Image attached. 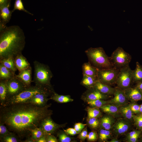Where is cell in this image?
I'll use <instances>...</instances> for the list:
<instances>
[{
  "label": "cell",
  "instance_id": "cell-1",
  "mask_svg": "<svg viewBox=\"0 0 142 142\" xmlns=\"http://www.w3.org/2000/svg\"><path fill=\"white\" fill-rule=\"evenodd\" d=\"M51 104L40 107L29 103L0 106V123L22 140L31 137V130L39 127L42 121L52 114Z\"/></svg>",
  "mask_w": 142,
  "mask_h": 142
},
{
  "label": "cell",
  "instance_id": "cell-2",
  "mask_svg": "<svg viewBox=\"0 0 142 142\" xmlns=\"http://www.w3.org/2000/svg\"><path fill=\"white\" fill-rule=\"evenodd\" d=\"M0 31V60L14 59L22 53L25 47V37L23 30L14 25L6 26Z\"/></svg>",
  "mask_w": 142,
  "mask_h": 142
},
{
  "label": "cell",
  "instance_id": "cell-3",
  "mask_svg": "<svg viewBox=\"0 0 142 142\" xmlns=\"http://www.w3.org/2000/svg\"><path fill=\"white\" fill-rule=\"evenodd\" d=\"M34 74L33 81L35 85L46 88L54 92L50 81L53 75L49 66L35 60L33 62Z\"/></svg>",
  "mask_w": 142,
  "mask_h": 142
},
{
  "label": "cell",
  "instance_id": "cell-4",
  "mask_svg": "<svg viewBox=\"0 0 142 142\" xmlns=\"http://www.w3.org/2000/svg\"><path fill=\"white\" fill-rule=\"evenodd\" d=\"M85 52L89 61L98 69L109 68L113 67L110 57L106 54L102 48H90Z\"/></svg>",
  "mask_w": 142,
  "mask_h": 142
},
{
  "label": "cell",
  "instance_id": "cell-5",
  "mask_svg": "<svg viewBox=\"0 0 142 142\" xmlns=\"http://www.w3.org/2000/svg\"><path fill=\"white\" fill-rule=\"evenodd\" d=\"M55 92L44 87L36 85L34 86L31 85L18 94L7 99L2 106L26 103L37 93H50L53 94Z\"/></svg>",
  "mask_w": 142,
  "mask_h": 142
},
{
  "label": "cell",
  "instance_id": "cell-6",
  "mask_svg": "<svg viewBox=\"0 0 142 142\" xmlns=\"http://www.w3.org/2000/svg\"><path fill=\"white\" fill-rule=\"evenodd\" d=\"M110 58L113 67L119 69L129 65L131 59V55L120 47L113 52Z\"/></svg>",
  "mask_w": 142,
  "mask_h": 142
},
{
  "label": "cell",
  "instance_id": "cell-7",
  "mask_svg": "<svg viewBox=\"0 0 142 142\" xmlns=\"http://www.w3.org/2000/svg\"><path fill=\"white\" fill-rule=\"evenodd\" d=\"M119 69L114 67L98 70L97 78L101 82L111 86L116 84Z\"/></svg>",
  "mask_w": 142,
  "mask_h": 142
},
{
  "label": "cell",
  "instance_id": "cell-8",
  "mask_svg": "<svg viewBox=\"0 0 142 142\" xmlns=\"http://www.w3.org/2000/svg\"><path fill=\"white\" fill-rule=\"evenodd\" d=\"M132 71L129 65L119 69L116 83L117 87L123 90L131 87Z\"/></svg>",
  "mask_w": 142,
  "mask_h": 142
},
{
  "label": "cell",
  "instance_id": "cell-9",
  "mask_svg": "<svg viewBox=\"0 0 142 142\" xmlns=\"http://www.w3.org/2000/svg\"><path fill=\"white\" fill-rule=\"evenodd\" d=\"M133 125V123L123 117L116 118L111 130L113 135L118 138L120 136L130 131Z\"/></svg>",
  "mask_w": 142,
  "mask_h": 142
},
{
  "label": "cell",
  "instance_id": "cell-10",
  "mask_svg": "<svg viewBox=\"0 0 142 142\" xmlns=\"http://www.w3.org/2000/svg\"><path fill=\"white\" fill-rule=\"evenodd\" d=\"M6 82L7 89L6 100L18 94L28 87L17 78L16 75L10 79L6 80Z\"/></svg>",
  "mask_w": 142,
  "mask_h": 142
},
{
  "label": "cell",
  "instance_id": "cell-11",
  "mask_svg": "<svg viewBox=\"0 0 142 142\" xmlns=\"http://www.w3.org/2000/svg\"><path fill=\"white\" fill-rule=\"evenodd\" d=\"M64 126L63 125L58 124L55 123L50 116L43 119L41 122L39 127L45 134H52Z\"/></svg>",
  "mask_w": 142,
  "mask_h": 142
},
{
  "label": "cell",
  "instance_id": "cell-12",
  "mask_svg": "<svg viewBox=\"0 0 142 142\" xmlns=\"http://www.w3.org/2000/svg\"><path fill=\"white\" fill-rule=\"evenodd\" d=\"M115 88L114 97L108 100L109 104L119 107L128 103L129 101L126 96L124 90L117 87Z\"/></svg>",
  "mask_w": 142,
  "mask_h": 142
},
{
  "label": "cell",
  "instance_id": "cell-13",
  "mask_svg": "<svg viewBox=\"0 0 142 142\" xmlns=\"http://www.w3.org/2000/svg\"><path fill=\"white\" fill-rule=\"evenodd\" d=\"M83 97L87 100L97 99L108 100L112 98V95L102 93L93 88H91L88 89L83 94Z\"/></svg>",
  "mask_w": 142,
  "mask_h": 142
},
{
  "label": "cell",
  "instance_id": "cell-14",
  "mask_svg": "<svg viewBox=\"0 0 142 142\" xmlns=\"http://www.w3.org/2000/svg\"><path fill=\"white\" fill-rule=\"evenodd\" d=\"M52 94L50 93H37L33 96L26 103H31L40 107H44L47 104L48 101L50 98H48Z\"/></svg>",
  "mask_w": 142,
  "mask_h": 142
},
{
  "label": "cell",
  "instance_id": "cell-15",
  "mask_svg": "<svg viewBox=\"0 0 142 142\" xmlns=\"http://www.w3.org/2000/svg\"><path fill=\"white\" fill-rule=\"evenodd\" d=\"M10 4L0 6V31L6 27V24L9 21L13 13L9 8Z\"/></svg>",
  "mask_w": 142,
  "mask_h": 142
},
{
  "label": "cell",
  "instance_id": "cell-16",
  "mask_svg": "<svg viewBox=\"0 0 142 142\" xmlns=\"http://www.w3.org/2000/svg\"><path fill=\"white\" fill-rule=\"evenodd\" d=\"M127 99L131 102L142 100V92L134 87L124 90Z\"/></svg>",
  "mask_w": 142,
  "mask_h": 142
},
{
  "label": "cell",
  "instance_id": "cell-17",
  "mask_svg": "<svg viewBox=\"0 0 142 142\" xmlns=\"http://www.w3.org/2000/svg\"><path fill=\"white\" fill-rule=\"evenodd\" d=\"M116 118L114 116L105 114L99 119L100 128L111 130L115 123Z\"/></svg>",
  "mask_w": 142,
  "mask_h": 142
},
{
  "label": "cell",
  "instance_id": "cell-18",
  "mask_svg": "<svg viewBox=\"0 0 142 142\" xmlns=\"http://www.w3.org/2000/svg\"><path fill=\"white\" fill-rule=\"evenodd\" d=\"M32 70L31 67L20 71L16 76L21 80L27 87L31 85L32 82Z\"/></svg>",
  "mask_w": 142,
  "mask_h": 142
},
{
  "label": "cell",
  "instance_id": "cell-19",
  "mask_svg": "<svg viewBox=\"0 0 142 142\" xmlns=\"http://www.w3.org/2000/svg\"><path fill=\"white\" fill-rule=\"evenodd\" d=\"M100 92L109 95H113L115 90V88L104 84L97 80L92 88Z\"/></svg>",
  "mask_w": 142,
  "mask_h": 142
},
{
  "label": "cell",
  "instance_id": "cell-20",
  "mask_svg": "<svg viewBox=\"0 0 142 142\" xmlns=\"http://www.w3.org/2000/svg\"><path fill=\"white\" fill-rule=\"evenodd\" d=\"M99 109L103 112L112 115L116 118L122 117L119 112V107L114 105L108 104L103 106Z\"/></svg>",
  "mask_w": 142,
  "mask_h": 142
},
{
  "label": "cell",
  "instance_id": "cell-21",
  "mask_svg": "<svg viewBox=\"0 0 142 142\" xmlns=\"http://www.w3.org/2000/svg\"><path fill=\"white\" fill-rule=\"evenodd\" d=\"M82 68L83 75L97 78L98 69L93 66L89 61L84 63Z\"/></svg>",
  "mask_w": 142,
  "mask_h": 142
},
{
  "label": "cell",
  "instance_id": "cell-22",
  "mask_svg": "<svg viewBox=\"0 0 142 142\" xmlns=\"http://www.w3.org/2000/svg\"><path fill=\"white\" fill-rule=\"evenodd\" d=\"M15 65L19 72L30 66L27 59L22 53L17 55L14 59Z\"/></svg>",
  "mask_w": 142,
  "mask_h": 142
},
{
  "label": "cell",
  "instance_id": "cell-23",
  "mask_svg": "<svg viewBox=\"0 0 142 142\" xmlns=\"http://www.w3.org/2000/svg\"><path fill=\"white\" fill-rule=\"evenodd\" d=\"M129 103L119 107V112L122 117L133 123L134 114L129 106Z\"/></svg>",
  "mask_w": 142,
  "mask_h": 142
},
{
  "label": "cell",
  "instance_id": "cell-24",
  "mask_svg": "<svg viewBox=\"0 0 142 142\" xmlns=\"http://www.w3.org/2000/svg\"><path fill=\"white\" fill-rule=\"evenodd\" d=\"M14 73L2 64L0 63V80H7L10 79L15 75Z\"/></svg>",
  "mask_w": 142,
  "mask_h": 142
},
{
  "label": "cell",
  "instance_id": "cell-25",
  "mask_svg": "<svg viewBox=\"0 0 142 142\" xmlns=\"http://www.w3.org/2000/svg\"><path fill=\"white\" fill-rule=\"evenodd\" d=\"M142 80V65L139 63L136 62V68L132 71V83Z\"/></svg>",
  "mask_w": 142,
  "mask_h": 142
},
{
  "label": "cell",
  "instance_id": "cell-26",
  "mask_svg": "<svg viewBox=\"0 0 142 142\" xmlns=\"http://www.w3.org/2000/svg\"><path fill=\"white\" fill-rule=\"evenodd\" d=\"M7 99V89L6 80H0V106H3Z\"/></svg>",
  "mask_w": 142,
  "mask_h": 142
},
{
  "label": "cell",
  "instance_id": "cell-27",
  "mask_svg": "<svg viewBox=\"0 0 142 142\" xmlns=\"http://www.w3.org/2000/svg\"><path fill=\"white\" fill-rule=\"evenodd\" d=\"M50 97V99L60 103L72 102L73 100V99L71 98L69 95H59L55 92L52 94Z\"/></svg>",
  "mask_w": 142,
  "mask_h": 142
},
{
  "label": "cell",
  "instance_id": "cell-28",
  "mask_svg": "<svg viewBox=\"0 0 142 142\" xmlns=\"http://www.w3.org/2000/svg\"><path fill=\"white\" fill-rule=\"evenodd\" d=\"M98 138L100 142H107L113 137V134L111 130H107L100 128L98 132Z\"/></svg>",
  "mask_w": 142,
  "mask_h": 142
},
{
  "label": "cell",
  "instance_id": "cell-29",
  "mask_svg": "<svg viewBox=\"0 0 142 142\" xmlns=\"http://www.w3.org/2000/svg\"><path fill=\"white\" fill-rule=\"evenodd\" d=\"M97 80V78L86 75H83L80 84L88 89L93 87Z\"/></svg>",
  "mask_w": 142,
  "mask_h": 142
},
{
  "label": "cell",
  "instance_id": "cell-30",
  "mask_svg": "<svg viewBox=\"0 0 142 142\" xmlns=\"http://www.w3.org/2000/svg\"><path fill=\"white\" fill-rule=\"evenodd\" d=\"M1 142H19L22 140L15 133L11 132L3 136L0 137Z\"/></svg>",
  "mask_w": 142,
  "mask_h": 142
},
{
  "label": "cell",
  "instance_id": "cell-31",
  "mask_svg": "<svg viewBox=\"0 0 142 142\" xmlns=\"http://www.w3.org/2000/svg\"><path fill=\"white\" fill-rule=\"evenodd\" d=\"M0 63L14 73L17 70L16 67L14 59L12 58H5L0 60Z\"/></svg>",
  "mask_w": 142,
  "mask_h": 142
},
{
  "label": "cell",
  "instance_id": "cell-32",
  "mask_svg": "<svg viewBox=\"0 0 142 142\" xmlns=\"http://www.w3.org/2000/svg\"><path fill=\"white\" fill-rule=\"evenodd\" d=\"M88 118H99L102 114L99 108L97 107H88L87 108Z\"/></svg>",
  "mask_w": 142,
  "mask_h": 142
},
{
  "label": "cell",
  "instance_id": "cell-33",
  "mask_svg": "<svg viewBox=\"0 0 142 142\" xmlns=\"http://www.w3.org/2000/svg\"><path fill=\"white\" fill-rule=\"evenodd\" d=\"M30 132L31 137L35 142H36L38 140L45 134L39 127H37L31 129Z\"/></svg>",
  "mask_w": 142,
  "mask_h": 142
},
{
  "label": "cell",
  "instance_id": "cell-34",
  "mask_svg": "<svg viewBox=\"0 0 142 142\" xmlns=\"http://www.w3.org/2000/svg\"><path fill=\"white\" fill-rule=\"evenodd\" d=\"M133 124L136 129L142 131V114H133Z\"/></svg>",
  "mask_w": 142,
  "mask_h": 142
},
{
  "label": "cell",
  "instance_id": "cell-35",
  "mask_svg": "<svg viewBox=\"0 0 142 142\" xmlns=\"http://www.w3.org/2000/svg\"><path fill=\"white\" fill-rule=\"evenodd\" d=\"M87 101V103L92 107L99 108L105 105L109 104L108 100L97 99Z\"/></svg>",
  "mask_w": 142,
  "mask_h": 142
},
{
  "label": "cell",
  "instance_id": "cell-36",
  "mask_svg": "<svg viewBox=\"0 0 142 142\" xmlns=\"http://www.w3.org/2000/svg\"><path fill=\"white\" fill-rule=\"evenodd\" d=\"M87 123L89 126L93 130H96L100 128V121L98 118H88Z\"/></svg>",
  "mask_w": 142,
  "mask_h": 142
},
{
  "label": "cell",
  "instance_id": "cell-37",
  "mask_svg": "<svg viewBox=\"0 0 142 142\" xmlns=\"http://www.w3.org/2000/svg\"><path fill=\"white\" fill-rule=\"evenodd\" d=\"M18 10L23 11L32 15L33 14L26 10L24 8L22 0H16L14 3L13 9L12 10L13 12L15 10Z\"/></svg>",
  "mask_w": 142,
  "mask_h": 142
},
{
  "label": "cell",
  "instance_id": "cell-38",
  "mask_svg": "<svg viewBox=\"0 0 142 142\" xmlns=\"http://www.w3.org/2000/svg\"><path fill=\"white\" fill-rule=\"evenodd\" d=\"M129 106L134 114H139L140 108V105L136 102H130L129 103Z\"/></svg>",
  "mask_w": 142,
  "mask_h": 142
},
{
  "label": "cell",
  "instance_id": "cell-39",
  "mask_svg": "<svg viewBox=\"0 0 142 142\" xmlns=\"http://www.w3.org/2000/svg\"><path fill=\"white\" fill-rule=\"evenodd\" d=\"M58 139L61 142H70L72 139L66 134L63 133L59 132L57 134Z\"/></svg>",
  "mask_w": 142,
  "mask_h": 142
},
{
  "label": "cell",
  "instance_id": "cell-40",
  "mask_svg": "<svg viewBox=\"0 0 142 142\" xmlns=\"http://www.w3.org/2000/svg\"><path fill=\"white\" fill-rule=\"evenodd\" d=\"M98 138V135L97 132L93 130L88 134L87 138L88 141L90 142L96 141Z\"/></svg>",
  "mask_w": 142,
  "mask_h": 142
},
{
  "label": "cell",
  "instance_id": "cell-41",
  "mask_svg": "<svg viewBox=\"0 0 142 142\" xmlns=\"http://www.w3.org/2000/svg\"><path fill=\"white\" fill-rule=\"evenodd\" d=\"M11 132L5 125L0 123V137L3 136Z\"/></svg>",
  "mask_w": 142,
  "mask_h": 142
},
{
  "label": "cell",
  "instance_id": "cell-42",
  "mask_svg": "<svg viewBox=\"0 0 142 142\" xmlns=\"http://www.w3.org/2000/svg\"><path fill=\"white\" fill-rule=\"evenodd\" d=\"M141 131L137 129L130 131L125 134V136L124 139L129 138L136 135L140 134Z\"/></svg>",
  "mask_w": 142,
  "mask_h": 142
},
{
  "label": "cell",
  "instance_id": "cell-43",
  "mask_svg": "<svg viewBox=\"0 0 142 142\" xmlns=\"http://www.w3.org/2000/svg\"><path fill=\"white\" fill-rule=\"evenodd\" d=\"M86 124L78 123H75L74 126V128L79 133L85 128Z\"/></svg>",
  "mask_w": 142,
  "mask_h": 142
},
{
  "label": "cell",
  "instance_id": "cell-44",
  "mask_svg": "<svg viewBox=\"0 0 142 142\" xmlns=\"http://www.w3.org/2000/svg\"><path fill=\"white\" fill-rule=\"evenodd\" d=\"M88 135L87 127H85L81 132L78 136L79 138L82 140H84L87 138Z\"/></svg>",
  "mask_w": 142,
  "mask_h": 142
},
{
  "label": "cell",
  "instance_id": "cell-45",
  "mask_svg": "<svg viewBox=\"0 0 142 142\" xmlns=\"http://www.w3.org/2000/svg\"><path fill=\"white\" fill-rule=\"evenodd\" d=\"M47 142H58L57 138L51 134H46Z\"/></svg>",
  "mask_w": 142,
  "mask_h": 142
},
{
  "label": "cell",
  "instance_id": "cell-46",
  "mask_svg": "<svg viewBox=\"0 0 142 142\" xmlns=\"http://www.w3.org/2000/svg\"><path fill=\"white\" fill-rule=\"evenodd\" d=\"M64 131L66 134L71 135H74L78 133L74 128H68Z\"/></svg>",
  "mask_w": 142,
  "mask_h": 142
},
{
  "label": "cell",
  "instance_id": "cell-47",
  "mask_svg": "<svg viewBox=\"0 0 142 142\" xmlns=\"http://www.w3.org/2000/svg\"><path fill=\"white\" fill-rule=\"evenodd\" d=\"M140 134L136 135L130 138L125 139L124 141L126 142H136L138 140Z\"/></svg>",
  "mask_w": 142,
  "mask_h": 142
},
{
  "label": "cell",
  "instance_id": "cell-48",
  "mask_svg": "<svg viewBox=\"0 0 142 142\" xmlns=\"http://www.w3.org/2000/svg\"><path fill=\"white\" fill-rule=\"evenodd\" d=\"M135 87L137 88L142 92V80L138 81L135 83Z\"/></svg>",
  "mask_w": 142,
  "mask_h": 142
},
{
  "label": "cell",
  "instance_id": "cell-49",
  "mask_svg": "<svg viewBox=\"0 0 142 142\" xmlns=\"http://www.w3.org/2000/svg\"><path fill=\"white\" fill-rule=\"evenodd\" d=\"M11 0H0V6L10 4Z\"/></svg>",
  "mask_w": 142,
  "mask_h": 142
},
{
  "label": "cell",
  "instance_id": "cell-50",
  "mask_svg": "<svg viewBox=\"0 0 142 142\" xmlns=\"http://www.w3.org/2000/svg\"><path fill=\"white\" fill-rule=\"evenodd\" d=\"M46 134H44L36 142H47Z\"/></svg>",
  "mask_w": 142,
  "mask_h": 142
},
{
  "label": "cell",
  "instance_id": "cell-51",
  "mask_svg": "<svg viewBox=\"0 0 142 142\" xmlns=\"http://www.w3.org/2000/svg\"><path fill=\"white\" fill-rule=\"evenodd\" d=\"M23 142H35L31 137L26 138L25 140H22Z\"/></svg>",
  "mask_w": 142,
  "mask_h": 142
},
{
  "label": "cell",
  "instance_id": "cell-52",
  "mask_svg": "<svg viewBox=\"0 0 142 142\" xmlns=\"http://www.w3.org/2000/svg\"><path fill=\"white\" fill-rule=\"evenodd\" d=\"M121 141L118 139V138L115 137L112 138L111 140L107 142H121Z\"/></svg>",
  "mask_w": 142,
  "mask_h": 142
},
{
  "label": "cell",
  "instance_id": "cell-53",
  "mask_svg": "<svg viewBox=\"0 0 142 142\" xmlns=\"http://www.w3.org/2000/svg\"><path fill=\"white\" fill-rule=\"evenodd\" d=\"M139 139V141L142 142V131L140 134Z\"/></svg>",
  "mask_w": 142,
  "mask_h": 142
},
{
  "label": "cell",
  "instance_id": "cell-54",
  "mask_svg": "<svg viewBox=\"0 0 142 142\" xmlns=\"http://www.w3.org/2000/svg\"><path fill=\"white\" fill-rule=\"evenodd\" d=\"M139 114H142V104H141L140 105V108Z\"/></svg>",
  "mask_w": 142,
  "mask_h": 142
}]
</instances>
